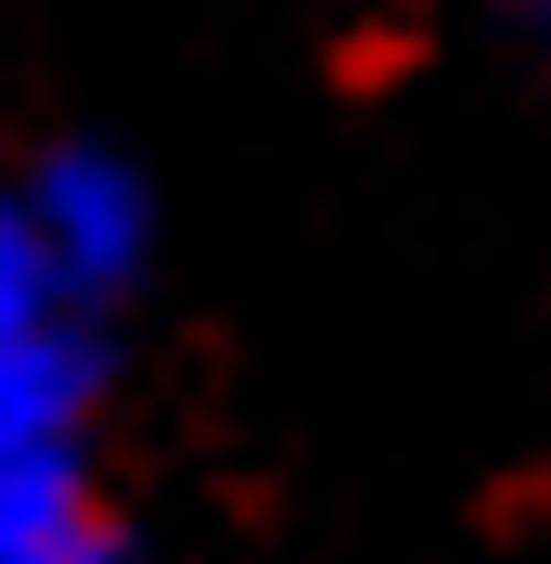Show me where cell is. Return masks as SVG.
<instances>
[{
    "mask_svg": "<svg viewBox=\"0 0 551 564\" xmlns=\"http://www.w3.org/2000/svg\"><path fill=\"white\" fill-rule=\"evenodd\" d=\"M90 527V475H77V436H0V564L52 552V539Z\"/></svg>",
    "mask_w": 551,
    "mask_h": 564,
    "instance_id": "cell-3",
    "label": "cell"
},
{
    "mask_svg": "<svg viewBox=\"0 0 551 564\" xmlns=\"http://www.w3.org/2000/svg\"><path fill=\"white\" fill-rule=\"evenodd\" d=\"M77 295L52 282V257L26 245V218L0 231V436H77L90 411V347H77Z\"/></svg>",
    "mask_w": 551,
    "mask_h": 564,
    "instance_id": "cell-1",
    "label": "cell"
},
{
    "mask_svg": "<svg viewBox=\"0 0 551 564\" xmlns=\"http://www.w3.org/2000/svg\"><path fill=\"white\" fill-rule=\"evenodd\" d=\"M13 564H129L104 527H77V539H52V552H13Z\"/></svg>",
    "mask_w": 551,
    "mask_h": 564,
    "instance_id": "cell-4",
    "label": "cell"
},
{
    "mask_svg": "<svg viewBox=\"0 0 551 564\" xmlns=\"http://www.w3.org/2000/svg\"><path fill=\"white\" fill-rule=\"evenodd\" d=\"M13 218H26V206H0V231H13Z\"/></svg>",
    "mask_w": 551,
    "mask_h": 564,
    "instance_id": "cell-6",
    "label": "cell"
},
{
    "mask_svg": "<svg viewBox=\"0 0 551 564\" xmlns=\"http://www.w3.org/2000/svg\"><path fill=\"white\" fill-rule=\"evenodd\" d=\"M13 206H26V245L52 257L65 295H116V282L141 270V180L116 167L104 141H65Z\"/></svg>",
    "mask_w": 551,
    "mask_h": 564,
    "instance_id": "cell-2",
    "label": "cell"
},
{
    "mask_svg": "<svg viewBox=\"0 0 551 564\" xmlns=\"http://www.w3.org/2000/svg\"><path fill=\"white\" fill-rule=\"evenodd\" d=\"M514 13H526V26H539V39H551V0H514Z\"/></svg>",
    "mask_w": 551,
    "mask_h": 564,
    "instance_id": "cell-5",
    "label": "cell"
}]
</instances>
